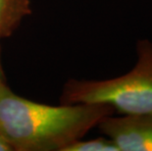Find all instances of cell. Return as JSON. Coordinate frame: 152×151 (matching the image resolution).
Segmentation results:
<instances>
[{
	"label": "cell",
	"instance_id": "cell-5",
	"mask_svg": "<svg viewBox=\"0 0 152 151\" xmlns=\"http://www.w3.org/2000/svg\"><path fill=\"white\" fill-rule=\"evenodd\" d=\"M63 151H119V149L108 137H97L90 140L79 139Z\"/></svg>",
	"mask_w": 152,
	"mask_h": 151
},
{
	"label": "cell",
	"instance_id": "cell-2",
	"mask_svg": "<svg viewBox=\"0 0 152 151\" xmlns=\"http://www.w3.org/2000/svg\"><path fill=\"white\" fill-rule=\"evenodd\" d=\"M107 104L121 114H152V41L137 43V61L130 72L103 81L70 80L61 104Z\"/></svg>",
	"mask_w": 152,
	"mask_h": 151
},
{
	"label": "cell",
	"instance_id": "cell-4",
	"mask_svg": "<svg viewBox=\"0 0 152 151\" xmlns=\"http://www.w3.org/2000/svg\"><path fill=\"white\" fill-rule=\"evenodd\" d=\"M31 13L30 0H0V40L10 36Z\"/></svg>",
	"mask_w": 152,
	"mask_h": 151
},
{
	"label": "cell",
	"instance_id": "cell-1",
	"mask_svg": "<svg viewBox=\"0 0 152 151\" xmlns=\"http://www.w3.org/2000/svg\"><path fill=\"white\" fill-rule=\"evenodd\" d=\"M114 113L107 104L37 103L0 79V136L13 151H63Z\"/></svg>",
	"mask_w": 152,
	"mask_h": 151
},
{
	"label": "cell",
	"instance_id": "cell-7",
	"mask_svg": "<svg viewBox=\"0 0 152 151\" xmlns=\"http://www.w3.org/2000/svg\"><path fill=\"white\" fill-rule=\"evenodd\" d=\"M3 78V72H2V67H1V58H0V79Z\"/></svg>",
	"mask_w": 152,
	"mask_h": 151
},
{
	"label": "cell",
	"instance_id": "cell-6",
	"mask_svg": "<svg viewBox=\"0 0 152 151\" xmlns=\"http://www.w3.org/2000/svg\"><path fill=\"white\" fill-rule=\"evenodd\" d=\"M0 151H13L12 147L1 136H0Z\"/></svg>",
	"mask_w": 152,
	"mask_h": 151
},
{
	"label": "cell",
	"instance_id": "cell-3",
	"mask_svg": "<svg viewBox=\"0 0 152 151\" xmlns=\"http://www.w3.org/2000/svg\"><path fill=\"white\" fill-rule=\"evenodd\" d=\"M98 127L119 151H152V114L109 115Z\"/></svg>",
	"mask_w": 152,
	"mask_h": 151
}]
</instances>
